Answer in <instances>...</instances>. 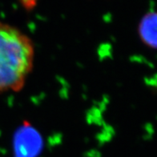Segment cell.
I'll return each mask as SVG.
<instances>
[{
	"mask_svg": "<svg viewBox=\"0 0 157 157\" xmlns=\"http://www.w3.org/2000/svg\"><path fill=\"white\" fill-rule=\"evenodd\" d=\"M138 32L145 45L157 50V12L151 11L143 17L139 23Z\"/></svg>",
	"mask_w": 157,
	"mask_h": 157,
	"instance_id": "7a4b0ae2",
	"label": "cell"
},
{
	"mask_svg": "<svg viewBox=\"0 0 157 157\" xmlns=\"http://www.w3.org/2000/svg\"><path fill=\"white\" fill-rule=\"evenodd\" d=\"M34 60L31 39L16 27L0 23V93L23 88Z\"/></svg>",
	"mask_w": 157,
	"mask_h": 157,
	"instance_id": "6da1fadb",
	"label": "cell"
}]
</instances>
